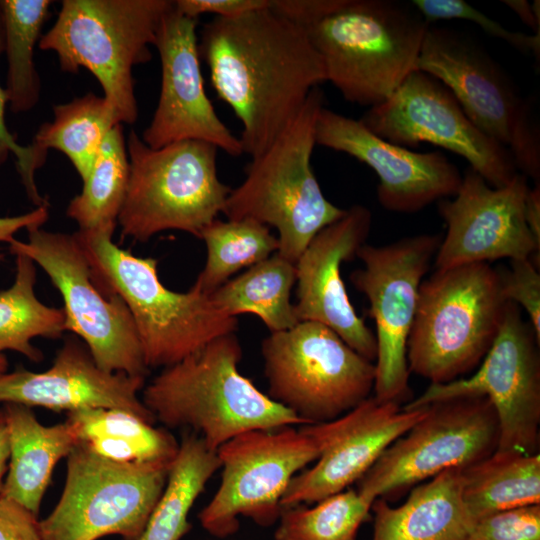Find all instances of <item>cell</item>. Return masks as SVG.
I'll return each instance as SVG.
<instances>
[{"instance_id":"c3c4849f","label":"cell","mask_w":540,"mask_h":540,"mask_svg":"<svg viewBox=\"0 0 540 540\" xmlns=\"http://www.w3.org/2000/svg\"><path fill=\"white\" fill-rule=\"evenodd\" d=\"M4 258V256L0 253V261Z\"/></svg>"},{"instance_id":"8d00e7d4","label":"cell","mask_w":540,"mask_h":540,"mask_svg":"<svg viewBox=\"0 0 540 540\" xmlns=\"http://www.w3.org/2000/svg\"><path fill=\"white\" fill-rule=\"evenodd\" d=\"M468 540H540V504L482 517L473 523Z\"/></svg>"},{"instance_id":"5b68a950","label":"cell","mask_w":540,"mask_h":540,"mask_svg":"<svg viewBox=\"0 0 540 540\" xmlns=\"http://www.w3.org/2000/svg\"><path fill=\"white\" fill-rule=\"evenodd\" d=\"M324 94L315 87L289 126L252 158L223 209L228 220L251 219L278 231L277 253L296 264L314 236L346 212L324 196L311 166Z\"/></svg>"},{"instance_id":"e0dca14e","label":"cell","mask_w":540,"mask_h":540,"mask_svg":"<svg viewBox=\"0 0 540 540\" xmlns=\"http://www.w3.org/2000/svg\"><path fill=\"white\" fill-rule=\"evenodd\" d=\"M360 120L393 144L427 142L461 156L494 188L506 186L518 173L510 152L467 117L442 83L422 71L409 74L389 99L370 107Z\"/></svg>"},{"instance_id":"ffe728a7","label":"cell","mask_w":540,"mask_h":540,"mask_svg":"<svg viewBox=\"0 0 540 540\" xmlns=\"http://www.w3.org/2000/svg\"><path fill=\"white\" fill-rule=\"evenodd\" d=\"M425 412L424 406L404 410L396 402L369 397L332 421L304 425L319 448V457L311 468L293 477L282 497V508L316 503L347 489Z\"/></svg>"},{"instance_id":"681fc988","label":"cell","mask_w":540,"mask_h":540,"mask_svg":"<svg viewBox=\"0 0 540 540\" xmlns=\"http://www.w3.org/2000/svg\"><path fill=\"white\" fill-rule=\"evenodd\" d=\"M1 416H2V411L0 410V418H1Z\"/></svg>"},{"instance_id":"6da1fadb","label":"cell","mask_w":540,"mask_h":540,"mask_svg":"<svg viewBox=\"0 0 540 540\" xmlns=\"http://www.w3.org/2000/svg\"><path fill=\"white\" fill-rule=\"evenodd\" d=\"M219 99L242 125L243 153H263L289 126L310 92L326 81L324 64L305 28L270 10L214 17L199 41Z\"/></svg>"},{"instance_id":"7bdbcfd3","label":"cell","mask_w":540,"mask_h":540,"mask_svg":"<svg viewBox=\"0 0 540 540\" xmlns=\"http://www.w3.org/2000/svg\"><path fill=\"white\" fill-rule=\"evenodd\" d=\"M48 207L49 204H45L19 216L0 217V242L10 244L19 230L41 227L48 220Z\"/></svg>"},{"instance_id":"44dd1931","label":"cell","mask_w":540,"mask_h":540,"mask_svg":"<svg viewBox=\"0 0 540 540\" xmlns=\"http://www.w3.org/2000/svg\"><path fill=\"white\" fill-rule=\"evenodd\" d=\"M316 145L346 153L371 167L379 178L377 199L386 210L415 213L454 196L463 176L439 151L419 153L374 134L361 120L323 107Z\"/></svg>"},{"instance_id":"d6a6232c","label":"cell","mask_w":540,"mask_h":540,"mask_svg":"<svg viewBox=\"0 0 540 540\" xmlns=\"http://www.w3.org/2000/svg\"><path fill=\"white\" fill-rule=\"evenodd\" d=\"M50 0H0L7 57L5 93L14 113L34 108L40 96V78L34 64V49L45 23Z\"/></svg>"},{"instance_id":"60d3db41","label":"cell","mask_w":540,"mask_h":540,"mask_svg":"<svg viewBox=\"0 0 540 540\" xmlns=\"http://www.w3.org/2000/svg\"><path fill=\"white\" fill-rule=\"evenodd\" d=\"M271 0H176L174 6L185 16L198 19L203 14L219 18H233L246 13L267 9Z\"/></svg>"},{"instance_id":"5bb4252c","label":"cell","mask_w":540,"mask_h":540,"mask_svg":"<svg viewBox=\"0 0 540 540\" xmlns=\"http://www.w3.org/2000/svg\"><path fill=\"white\" fill-rule=\"evenodd\" d=\"M221 481L199 513L210 535L225 538L239 528V516L267 527L278 521L282 497L295 475L319 457L313 437L302 427L241 433L217 450Z\"/></svg>"},{"instance_id":"4fadbf2b","label":"cell","mask_w":540,"mask_h":540,"mask_svg":"<svg viewBox=\"0 0 540 540\" xmlns=\"http://www.w3.org/2000/svg\"><path fill=\"white\" fill-rule=\"evenodd\" d=\"M28 241L14 239L12 254L38 264L60 292L65 328L87 346L98 367L107 372L146 377L147 368L132 315L120 296L96 282L75 234L27 229Z\"/></svg>"},{"instance_id":"7c38bea8","label":"cell","mask_w":540,"mask_h":540,"mask_svg":"<svg viewBox=\"0 0 540 540\" xmlns=\"http://www.w3.org/2000/svg\"><path fill=\"white\" fill-rule=\"evenodd\" d=\"M424 407V416L357 481L359 493L373 501L386 500L445 470L469 467L497 450L499 422L485 396L452 397Z\"/></svg>"},{"instance_id":"8992f818","label":"cell","mask_w":540,"mask_h":540,"mask_svg":"<svg viewBox=\"0 0 540 540\" xmlns=\"http://www.w3.org/2000/svg\"><path fill=\"white\" fill-rule=\"evenodd\" d=\"M498 269L471 263L423 280L407 341L409 372L444 384L479 366L504 318Z\"/></svg>"},{"instance_id":"9c48e42d","label":"cell","mask_w":540,"mask_h":540,"mask_svg":"<svg viewBox=\"0 0 540 540\" xmlns=\"http://www.w3.org/2000/svg\"><path fill=\"white\" fill-rule=\"evenodd\" d=\"M416 70L442 83L467 117L510 152L516 169L539 183L540 125L535 100L519 92L480 44L460 31L430 24Z\"/></svg>"},{"instance_id":"e575fe53","label":"cell","mask_w":540,"mask_h":540,"mask_svg":"<svg viewBox=\"0 0 540 540\" xmlns=\"http://www.w3.org/2000/svg\"><path fill=\"white\" fill-rule=\"evenodd\" d=\"M373 500L357 489L328 496L312 507L283 508L274 532L275 540H355Z\"/></svg>"},{"instance_id":"f546056e","label":"cell","mask_w":540,"mask_h":540,"mask_svg":"<svg viewBox=\"0 0 540 540\" xmlns=\"http://www.w3.org/2000/svg\"><path fill=\"white\" fill-rule=\"evenodd\" d=\"M219 469L216 450L210 449L197 434L185 433L163 493L139 540H181L191 529V508Z\"/></svg>"},{"instance_id":"30bf717a","label":"cell","mask_w":540,"mask_h":540,"mask_svg":"<svg viewBox=\"0 0 540 540\" xmlns=\"http://www.w3.org/2000/svg\"><path fill=\"white\" fill-rule=\"evenodd\" d=\"M267 395L306 425L332 421L369 398L375 364L313 321L272 332L261 343Z\"/></svg>"},{"instance_id":"f1b7e54d","label":"cell","mask_w":540,"mask_h":540,"mask_svg":"<svg viewBox=\"0 0 540 540\" xmlns=\"http://www.w3.org/2000/svg\"><path fill=\"white\" fill-rule=\"evenodd\" d=\"M296 279V264L276 252L209 296L227 315L251 313L263 321L270 333L280 332L299 323L290 300Z\"/></svg>"},{"instance_id":"b9f144b4","label":"cell","mask_w":540,"mask_h":540,"mask_svg":"<svg viewBox=\"0 0 540 540\" xmlns=\"http://www.w3.org/2000/svg\"><path fill=\"white\" fill-rule=\"evenodd\" d=\"M345 3V0H271L270 10L305 29Z\"/></svg>"},{"instance_id":"ac0fdd59","label":"cell","mask_w":540,"mask_h":540,"mask_svg":"<svg viewBox=\"0 0 540 540\" xmlns=\"http://www.w3.org/2000/svg\"><path fill=\"white\" fill-rule=\"evenodd\" d=\"M528 188L521 173L506 186L494 188L467 170L454 198L438 203L447 231L435 255L436 269L503 258H531L539 266L540 246L524 217Z\"/></svg>"},{"instance_id":"603a6c76","label":"cell","mask_w":540,"mask_h":540,"mask_svg":"<svg viewBox=\"0 0 540 540\" xmlns=\"http://www.w3.org/2000/svg\"><path fill=\"white\" fill-rule=\"evenodd\" d=\"M144 383L145 377L104 371L85 343L69 336L49 369L32 372L18 367L0 375V402L67 413L114 408L155 424L153 414L139 397Z\"/></svg>"},{"instance_id":"83f0119b","label":"cell","mask_w":540,"mask_h":540,"mask_svg":"<svg viewBox=\"0 0 540 540\" xmlns=\"http://www.w3.org/2000/svg\"><path fill=\"white\" fill-rule=\"evenodd\" d=\"M461 495L473 523L487 515L540 504V455L495 451L461 469Z\"/></svg>"},{"instance_id":"7a4b0ae2","label":"cell","mask_w":540,"mask_h":540,"mask_svg":"<svg viewBox=\"0 0 540 540\" xmlns=\"http://www.w3.org/2000/svg\"><path fill=\"white\" fill-rule=\"evenodd\" d=\"M241 358L235 333L214 339L163 368L143 389L142 402L156 421L190 429L212 450L251 430L306 425L239 372Z\"/></svg>"},{"instance_id":"277c9868","label":"cell","mask_w":540,"mask_h":540,"mask_svg":"<svg viewBox=\"0 0 540 540\" xmlns=\"http://www.w3.org/2000/svg\"><path fill=\"white\" fill-rule=\"evenodd\" d=\"M430 24L412 3L345 0L306 30L326 81L346 101L370 108L389 99L416 70Z\"/></svg>"},{"instance_id":"bcb514c9","label":"cell","mask_w":540,"mask_h":540,"mask_svg":"<svg viewBox=\"0 0 540 540\" xmlns=\"http://www.w3.org/2000/svg\"><path fill=\"white\" fill-rule=\"evenodd\" d=\"M2 411V410H1ZM10 457L9 434L3 413L0 418V495L4 485V475L8 470V460Z\"/></svg>"},{"instance_id":"d590c367","label":"cell","mask_w":540,"mask_h":540,"mask_svg":"<svg viewBox=\"0 0 540 540\" xmlns=\"http://www.w3.org/2000/svg\"><path fill=\"white\" fill-rule=\"evenodd\" d=\"M412 5L429 22L461 19L473 22L494 38L507 42L518 51L540 57V35L506 29L464 0H413Z\"/></svg>"},{"instance_id":"74e56055","label":"cell","mask_w":540,"mask_h":540,"mask_svg":"<svg viewBox=\"0 0 540 540\" xmlns=\"http://www.w3.org/2000/svg\"><path fill=\"white\" fill-rule=\"evenodd\" d=\"M505 299L524 309L540 341V274L531 258L511 260L510 269L499 270Z\"/></svg>"},{"instance_id":"52a82bcc","label":"cell","mask_w":540,"mask_h":540,"mask_svg":"<svg viewBox=\"0 0 540 540\" xmlns=\"http://www.w3.org/2000/svg\"><path fill=\"white\" fill-rule=\"evenodd\" d=\"M170 0H64L41 50L57 55L60 69L90 71L121 124L138 117L133 68L151 60L149 46Z\"/></svg>"},{"instance_id":"1f68e13d","label":"cell","mask_w":540,"mask_h":540,"mask_svg":"<svg viewBox=\"0 0 540 540\" xmlns=\"http://www.w3.org/2000/svg\"><path fill=\"white\" fill-rule=\"evenodd\" d=\"M129 158L122 124L106 136L81 192L70 200L66 214L81 231H114L123 205L128 181Z\"/></svg>"},{"instance_id":"f35d334b","label":"cell","mask_w":540,"mask_h":540,"mask_svg":"<svg viewBox=\"0 0 540 540\" xmlns=\"http://www.w3.org/2000/svg\"><path fill=\"white\" fill-rule=\"evenodd\" d=\"M2 52H4V27L0 7V54ZM6 105L7 97L5 89L0 86V166L6 162L11 153L15 155L17 170L28 198L36 206H39L44 203L45 199L39 194L35 183L36 168L31 151L28 146L18 144L14 136L7 129L5 122Z\"/></svg>"},{"instance_id":"d4e9b609","label":"cell","mask_w":540,"mask_h":540,"mask_svg":"<svg viewBox=\"0 0 540 540\" xmlns=\"http://www.w3.org/2000/svg\"><path fill=\"white\" fill-rule=\"evenodd\" d=\"M1 410L9 434L10 457L0 496L38 516L54 468L77 446L76 437L66 421L41 424L30 407L5 403Z\"/></svg>"},{"instance_id":"f6af8a7d","label":"cell","mask_w":540,"mask_h":540,"mask_svg":"<svg viewBox=\"0 0 540 540\" xmlns=\"http://www.w3.org/2000/svg\"><path fill=\"white\" fill-rule=\"evenodd\" d=\"M525 222L540 246V186L539 183L534 188H528L524 201Z\"/></svg>"},{"instance_id":"484cf974","label":"cell","mask_w":540,"mask_h":540,"mask_svg":"<svg viewBox=\"0 0 540 540\" xmlns=\"http://www.w3.org/2000/svg\"><path fill=\"white\" fill-rule=\"evenodd\" d=\"M65 421L77 446L112 461H172L179 448L166 429L121 409H81L68 413Z\"/></svg>"},{"instance_id":"ab89813d","label":"cell","mask_w":540,"mask_h":540,"mask_svg":"<svg viewBox=\"0 0 540 540\" xmlns=\"http://www.w3.org/2000/svg\"><path fill=\"white\" fill-rule=\"evenodd\" d=\"M0 540H42L40 520L20 503L0 496Z\"/></svg>"},{"instance_id":"4316f807","label":"cell","mask_w":540,"mask_h":540,"mask_svg":"<svg viewBox=\"0 0 540 540\" xmlns=\"http://www.w3.org/2000/svg\"><path fill=\"white\" fill-rule=\"evenodd\" d=\"M53 120L43 123L28 145L38 168L49 149L62 152L82 181L89 174L97 154L111 129L121 124L112 105L104 98L87 93L53 107Z\"/></svg>"},{"instance_id":"7dc6e473","label":"cell","mask_w":540,"mask_h":540,"mask_svg":"<svg viewBox=\"0 0 540 540\" xmlns=\"http://www.w3.org/2000/svg\"><path fill=\"white\" fill-rule=\"evenodd\" d=\"M7 369H8V361L5 355L0 354V375L6 373Z\"/></svg>"},{"instance_id":"4dcf8cb0","label":"cell","mask_w":540,"mask_h":540,"mask_svg":"<svg viewBox=\"0 0 540 540\" xmlns=\"http://www.w3.org/2000/svg\"><path fill=\"white\" fill-rule=\"evenodd\" d=\"M15 256L14 283L0 291V354L12 350L40 362L43 354L32 339L59 338L66 331L65 313L63 308L47 306L36 297L34 262L22 254Z\"/></svg>"},{"instance_id":"ba28073f","label":"cell","mask_w":540,"mask_h":540,"mask_svg":"<svg viewBox=\"0 0 540 540\" xmlns=\"http://www.w3.org/2000/svg\"><path fill=\"white\" fill-rule=\"evenodd\" d=\"M129 181L117 224L123 237L146 242L179 230L199 238L223 212L231 188L217 173L218 148L185 140L158 149L131 130L126 141Z\"/></svg>"},{"instance_id":"836d02e7","label":"cell","mask_w":540,"mask_h":540,"mask_svg":"<svg viewBox=\"0 0 540 540\" xmlns=\"http://www.w3.org/2000/svg\"><path fill=\"white\" fill-rule=\"evenodd\" d=\"M199 239L206 244L207 258L193 286L208 295L239 270L267 259L279 248L269 227L251 219H215Z\"/></svg>"},{"instance_id":"d6986e66","label":"cell","mask_w":540,"mask_h":540,"mask_svg":"<svg viewBox=\"0 0 540 540\" xmlns=\"http://www.w3.org/2000/svg\"><path fill=\"white\" fill-rule=\"evenodd\" d=\"M197 22L177 11L174 1L161 20L154 43L161 63L160 95L141 139L154 149L198 140L239 157V137L221 121L204 88Z\"/></svg>"},{"instance_id":"cb8c5ba5","label":"cell","mask_w":540,"mask_h":540,"mask_svg":"<svg viewBox=\"0 0 540 540\" xmlns=\"http://www.w3.org/2000/svg\"><path fill=\"white\" fill-rule=\"evenodd\" d=\"M372 540H468L473 521L461 495V469L452 468L413 487L397 507L377 498Z\"/></svg>"},{"instance_id":"ee69618b","label":"cell","mask_w":540,"mask_h":540,"mask_svg":"<svg viewBox=\"0 0 540 540\" xmlns=\"http://www.w3.org/2000/svg\"><path fill=\"white\" fill-rule=\"evenodd\" d=\"M502 3L514 12L521 22L540 35V2L530 4L526 0H503Z\"/></svg>"},{"instance_id":"9a60e30c","label":"cell","mask_w":540,"mask_h":540,"mask_svg":"<svg viewBox=\"0 0 540 540\" xmlns=\"http://www.w3.org/2000/svg\"><path fill=\"white\" fill-rule=\"evenodd\" d=\"M442 237L420 234L387 245L364 244L356 257L363 268L350 275L369 303L376 325L374 398L400 404L410 398L407 341L417 310L423 277Z\"/></svg>"},{"instance_id":"7402d4cb","label":"cell","mask_w":540,"mask_h":540,"mask_svg":"<svg viewBox=\"0 0 540 540\" xmlns=\"http://www.w3.org/2000/svg\"><path fill=\"white\" fill-rule=\"evenodd\" d=\"M371 222L370 210L356 204L314 236L296 262L294 310L299 322L313 321L329 327L354 351L374 362L375 335L357 315L341 277L342 263L356 257Z\"/></svg>"},{"instance_id":"8fae6325","label":"cell","mask_w":540,"mask_h":540,"mask_svg":"<svg viewBox=\"0 0 540 540\" xmlns=\"http://www.w3.org/2000/svg\"><path fill=\"white\" fill-rule=\"evenodd\" d=\"M173 460L123 463L76 446L67 457L61 497L40 520L42 540H98L109 535L139 540Z\"/></svg>"},{"instance_id":"3957f363","label":"cell","mask_w":540,"mask_h":540,"mask_svg":"<svg viewBox=\"0 0 540 540\" xmlns=\"http://www.w3.org/2000/svg\"><path fill=\"white\" fill-rule=\"evenodd\" d=\"M114 231L78 230L75 234L106 293L122 298L128 307L148 369L168 367L221 336L233 334L238 319L224 313L192 286L187 292L168 289L158 275V261L120 248Z\"/></svg>"},{"instance_id":"2e32d148","label":"cell","mask_w":540,"mask_h":540,"mask_svg":"<svg viewBox=\"0 0 540 540\" xmlns=\"http://www.w3.org/2000/svg\"><path fill=\"white\" fill-rule=\"evenodd\" d=\"M530 323L515 303L506 305L499 332L477 371L444 384H430L404 410L452 397L481 395L492 404L499 422L497 452L538 453L540 426V358Z\"/></svg>"}]
</instances>
